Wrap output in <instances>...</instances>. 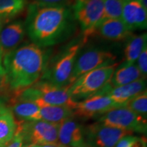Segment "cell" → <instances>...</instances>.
I'll use <instances>...</instances> for the list:
<instances>
[{"mask_svg":"<svg viewBox=\"0 0 147 147\" xmlns=\"http://www.w3.org/2000/svg\"><path fill=\"white\" fill-rule=\"evenodd\" d=\"M27 9L26 33L38 47L46 49L58 45L74 32L75 20L68 5H46L33 1Z\"/></svg>","mask_w":147,"mask_h":147,"instance_id":"1","label":"cell"},{"mask_svg":"<svg viewBox=\"0 0 147 147\" xmlns=\"http://www.w3.org/2000/svg\"><path fill=\"white\" fill-rule=\"evenodd\" d=\"M49 60V53L34 43L4 55L3 67L8 91L14 97L40 80Z\"/></svg>","mask_w":147,"mask_h":147,"instance_id":"2","label":"cell"},{"mask_svg":"<svg viewBox=\"0 0 147 147\" xmlns=\"http://www.w3.org/2000/svg\"><path fill=\"white\" fill-rule=\"evenodd\" d=\"M68 88L58 87L49 82L40 80L32 87L25 89L13 100H24L34 102L38 106L52 105L67 106L74 110L76 102L69 96Z\"/></svg>","mask_w":147,"mask_h":147,"instance_id":"3","label":"cell"},{"mask_svg":"<svg viewBox=\"0 0 147 147\" xmlns=\"http://www.w3.org/2000/svg\"><path fill=\"white\" fill-rule=\"evenodd\" d=\"M117 67V63H114L84 74L69 87V96L78 102L100 92L109 83Z\"/></svg>","mask_w":147,"mask_h":147,"instance_id":"4","label":"cell"},{"mask_svg":"<svg viewBox=\"0 0 147 147\" xmlns=\"http://www.w3.org/2000/svg\"><path fill=\"white\" fill-rule=\"evenodd\" d=\"M82 44V40L71 44L53 59L52 63L48 62L40 80L58 87H69V79Z\"/></svg>","mask_w":147,"mask_h":147,"instance_id":"5","label":"cell"},{"mask_svg":"<svg viewBox=\"0 0 147 147\" xmlns=\"http://www.w3.org/2000/svg\"><path fill=\"white\" fill-rule=\"evenodd\" d=\"M71 8L74 18L81 28L84 43L104 20L103 0H76Z\"/></svg>","mask_w":147,"mask_h":147,"instance_id":"6","label":"cell"},{"mask_svg":"<svg viewBox=\"0 0 147 147\" xmlns=\"http://www.w3.org/2000/svg\"><path fill=\"white\" fill-rule=\"evenodd\" d=\"M59 125L43 120L17 122L16 131L26 144L47 145L59 143Z\"/></svg>","mask_w":147,"mask_h":147,"instance_id":"7","label":"cell"},{"mask_svg":"<svg viewBox=\"0 0 147 147\" xmlns=\"http://www.w3.org/2000/svg\"><path fill=\"white\" fill-rule=\"evenodd\" d=\"M97 122L104 125L124 129L132 133L146 134V119L134 113L125 106L115 108L98 117Z\"/></svg>","mask_w":147,"mask_h":147,"instance_id":"8","label":"cell"},{"mask_svg":"<svg viewBox=\"0 0 147 147\" xmlns=\"http://www.w3.org/2000/svg\"><path fill=\"white\" fill-rule=\"evenodd\" d=\"M116 57L110 51L100 49H89L79 53L69 79V86L84 74L100 67L115 63Z\"/></svg>","mask_w":147,"mask_h":147,"instance_id":"9","label":"cell"},{"mask_svg":"<svg viewBox=\"0 0 147 147\" xmlns=\"http://www.w3.org/2000/svg\"><path fill=\"white\" fill-rule=\"evenodd\" d=\"M86 142L89 147H115L121 139L133 133L124 129L104 125L99 122L84 129Z\"/></svg>","mask_w":147,"mask_h":147,"instance_id":"10","label":"cell"},{"mask_svg":"<svg viewBox=\"0 0 147 147\" xmlns=\"http://www.w3.org/2000/svg\"><path fill=\"white\" fill-rule=\"evenodd\" d=\"M119 107L106 94L104 89L87 99L76 103L74 108V116L82 119L100 117L109 110Z\"/></svg>","mask_w":147,"mask_h":147,"instance_id":"11","label":"cell"},{"mask_svg":"<svg viewBox=\"0 0 147 147\" xmlns=\"http://www.w3.org/2000/svg\"><path fill=\"white\" fill-rule=\"evenodd\" d=\"M59 143L67 147H87L84 128L74 117L59 125Z\"/></svg>","mask_w":147,"mask_h":147,"instance_id":"12","label":"cell"},{"mask_svg":"<svg viewBox=\"0 0 147 147\" xmlns=\"http://www.w3.org/2000/svg\"><path fill=\"white\" fill-rule=\"evenodd\" d=\"M104 92L118 106H124L126 103L146 91V80L145 78L117 87H111L108 83L104 87Z\"/></svg>","mask_w":147,"mask_h":147,"instance_id":"13","label":"cell"},{"mask_svg":"<svg viewBox=\"0 0 147 147\" xmlns=\"http://www.w3.org/2000/svg\"><path fill=\"white\" fill-rule=\"evenodd\" d=\"M122 21L132 32L147 27V10L139 0H123Z\"/></svg>","mask_w":147,"mask_h":147,"instance_id":"14","label":"cell"},{"mask_svg":"<svg viewBox=\"0 0 147 147\" xmlns=\"http://www.w3.org/2000/svg\"><path fill=\"white\" fill-rule=\"evenodd\" d=\"M26 34L25 23L16 21L3 27L0 31V48L4 55L15 50Z\"/></svg>","mask_w":147,"mask_h":147,"instance_id":"15","label":"cell"},{"mask_svg":"<svg viewBox=\"0 0 147 147\" xmlns=\"http://www.w3.org/2000/svg\"><path fill=\"white\" fill-rule=\"evenodd\" d=\"M95 34L109 41L119 42L126 40L133 34V32L122 19L108 18L101 22L95 30Z\"/></svg>","mask_w":147,"mask_h":147,"instance_id":"16","label":"cell"},{"mask_svg":"<svg viewBox=\"0 0 147 147\" xmlns=\"http://www.w3.org/2000/svg\"><path fill=\"white\" fill-rule=\"evenodd\" d=\"M141 78H144L136 63H129L124 62L115 69L109 84L111 87H117L129 84Z\"/></svg>","mask_w":147,"mask_h":147,"instance_id":"17","label":"cell"},{"mask_svg":"<svg viewBox=\"0 0 147 147\" xmlns=\"http://www.w3.org/2000/svg\"><path fill=\"white\" fill-rule=\"evenodd\" d=\"M40 108L42 120L59 124L65 119L74 117V110L67 106L42 105Z\"/></svg>","mask_w":147,"mask_h":147,"instance_id":"18","label":"cell"},{"mask_svg":"<svg viewBox=\"0 0 147 147\" xmlns=\"http://www.w3.org/2000/svg\"><path fill=\"white\" fill-rule=\"evenodd\" d=\"M147 45L146 33L140 35H131L126 40L124 48L125 62L136 63L143 48Z\"/></svg>","mask_w":147,"mask_h":147,"instance_id":"19","label":"cell"},{"mask_svg":"<svg viewBox=\"0 0 147 147\" xmlns=\"http://www.w3.org/2000/svg\"><path fill=\"white\" fill-rule=\"evenodd\" d=\"M12 113L21 121H34L42 120L40 108L34 102L24 100H13Z\"/></svg>","mask_w":147,"mask_h":147,"instance_id":"20","label":"cell"},{"mask_svg":"<svg viewBox=\"0 0 147 147\" xmlns=\"http://www.w3.org/2000/svg\"><path fill=\"white\" fill-rule=\"evenodd\" d=\"M17 128L14 114L8 108L0 115V142H8L12 139Z\"/></svg>","mask_w":147,"mask_h":147,"instance_id":"21","label":"cell"},{"mask_svg":"<svg viewBox=\"0 0 147 147\" xmlns=\"http://www.w3.org/2000/svg\"><path fill=\"white\" fill-rule=\"evenodd\" d=\"M27 5V0H0V18L3 21L14 18Z\"/></svg>","mask_w":147,"mask_h":147,"instance_id":"22","label":"cell"},{"mask_svg":"<svg viewBox=\"0 0 147 147\" xmlns=\"http://www.w3.org/2000/svg\"><path fill=\"white\" fill-rule=\"evenodd\" d=\"M124 106L129 108L143 118L146 119L147 117V91H145L143 93L134 97L131 100L126 103Z\"/></svg>","mask_w":147,"mask_h":147,"instance_id":"23","label":"cell"},{"mask_svg":"<svg viewBox=\"0 0 147 147\" xmlns=\"http://www.w3.org/2000/svg\"><path fill=\"white\" fill-rule=\"evenodd\" d=\"M104 10V19L122 18L123 0H103Z\"/></svg>","mask_w":147,"mask_h":147,"instance_id":"24","label":"cell"},{"mask_svg":"<svg viewBox=\"0 0 147 147\" xmlns=\"http://www.w3.org/2000/svg\"><path fill=\"white\" fill-rule=\"evenodd\" d=\"M136 64L138 67L141 74L144 78L147 76V45L143 48L142 52L136 61Z\"/></svg>","mask_w":147,"mask_h":147,"instance_id":"25","label":"cell"},{"mask_svg":"<svg viewBox=\"0 0 147 147\" xmlns=\"http://www.w3.org/2000/svg\"><path fill=\"white\" fill-rule=\"evenodd\" d=\"M23 146L24 141L23 137L21 134L16 130L15 134L14 135L12 139L9 141L5 147H23Z\"/></svg>","mask_w":147,"mask_h":147,"instance_id":"26","label":"cell"},{"mask_svg":"<svg viewBox=\"0 0 147 147\" xmlns=\"http://www.w3.org/2000/svg\"><path fill=\"white\" fill-rule=\"evenodd\" d=\"M69 0H34V2L46 5H67Z\"/></svg>","mask_w":147,"mask_h":147,"instance_id":"27","label":"cell"},{"mask_svg":"<svg viewBox=\"0 0 147 147\" xmlns=\"http://www.w3.org/2000/svg\"><path fill=\"white\" fill-rule=\"evenodd\" d=\"M8 91V85L6 83V79H5V74L3 67L0 68V93H7Z\"/></svg>","mask_w":147,"mask_h":147,"instance_id":"28","label":"cell"},{"mask_svg":"<svg viewBox=\"0 0 147 147\" xmlns=\"http://www.w3.org/2000/svg\"><path fill=\"white\" fill-rule=\"evenodd\" d=\"M135 136H127L120 140L115 147H131V143L134 141Z\"/></svg>","mask_w":147,"mask_h":147,"instance_id":"29","label":"cell"},{"mask_svg":"<svg viewBox=\"0 0 147 147\" xmlns=\"http://www.w3.org/2000/svg\"><path fill=\"white\" fill-rule=\"evenodd\" d=\"M131 147H146V140L144 137L135 136Z\"/></svg>","mask_w":147,"mask_h":147,"instance_id":"30","label":"cell"},{"mask_svg":"<svg viewBox=\"0 0 147 147\" xmlns=\"http://www.w3.org/2000/svg\"><path fill=\"white\" fill-rule=\"evenodd\" d=\"M8 107L5 106V103L3 102V100L0 98V115H1L4 112L8 109Z\"/></svg>","mask_w":147,"mask_h":147,"instance_id":"31","label":"cell"},{"mask_svg":"<svg viewBox=\"0 0 147 147\" xmlns=\"http://www.w3.org/2000/svg\"><path fill=\"white\" fill-rule=\"evenodd\" d=\"M38 147H67L65 146H63V145L59 144V143H57V144H47V145H37Z\"/></svg>","mask_w":147,"mask_h":147,"instance_id":"32","label":"cell"},{"mask_svg":"<svg viewBox=\"0 0 147 147\" xmlns=\"http://www.w3.org/2000/svg\"><path fill=\"white\" fill-rule=\"evenodd\" d=\"M3 53L1 51V48H0V68L3 67Z\"/></svg>","mask_w":147,"mask_h":147,"instance_id":"33","label":"cell"},{"mask_svg":"<svg viewBox=\"0 0 147 147\" xmlns=\"http://www.w3.org/2000/svg\"><path fill=\"white\" fill-rule=\"evenodd\" d=\"M139 1L147 10V0H139Z\"/></svg>","mask_w":147,"mask_h":147,"instance_id":"34","label":"cell"},{"mask_svg":"<svg viewBox=\"0 0 147 147\" xmlns=\"http://www.w3.org/2000/svg\"><path fill=\"white\" fill-rule=\"evenodd\" d=\"M3 21H3L2 19L0 18V31L1 30V29H2V27H3Z\"/></svg>","mask_w":147,"mask_h":147,"instance_id":"35","label":"cell"},{"mask_svg":"<svg viewBox=\"0 0 147 147\" xmlns=\"http://www.w3.org/2000/svg\"><path fill=\"white\" fill-rule=\"evenodd\" d=\"M8 142H0V147H5Z\"/></svg>","mask_w":147,"mask_h":147,"instance_id":"36","label":"cell"},{"mask_svg":"<svg viewBox=\"0 0 147 147\" xmlns=\"http://www.w3.org/2000/svg\"><path fill=\"white\" fill-rule=\"evenodd\" d=\"M23 147H38L37 145L35 144H25V146H23Z\"/></svg>","mask_w":147,"mask_h":147,"instance_id":"37","label":"cell"},{"mask_svg":"<svg viewBox=\"0 0 147 147\" xmlns=\"http://www.w3.org/2000/svg\"><path fill=\"white\" fill-rule=\"evenodd\" d=\"M87 147H89V146H87Z\"/></svg>","mask_w":147,"mask_h":147,"instance_id":"38","label":"cell"}]
</instances>
